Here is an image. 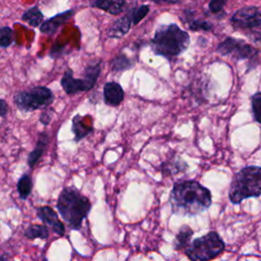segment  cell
<instances>
[{
  "instance_id": "obj_4",
  "label": "cell",
  "mask_w": 261,
  "mask_h": 261,
  "mask_svg": "<svg viewBox=\"0 0 261 261\" xmlns=\"http://www.w3.org/2000/svg\"><path fill=\"white\" fill-rule=\"evenodd\" d=\"M260 196L261 166H246L234 173L228 191V198L232 204H240L245 199Z\"/></svg>"
},
{
  "instance_id": "obj_11",
  "label": "cell",
  "mask_w": 261,
  "mask_h": 261,
  "mask_svg": "<svg viewBox=\"0 0 261 261\" xmlns=\"http://www.w3.org/2000/svg\"><path fill=\"white\" fill-rule=\"evenodd\" d=\"M103 96L107 105L118 106L124 98V92L118 83L109 82L104 85Z\"/></svg>"
},
{
  "instance_id": "obj_10",
  "label": "cell",
  "mask_w": 261,
  "mask_h": 261,
  "mask_svg": "<svg viewBox=\"0 0 261 261\" xmlns=\"http://www.w3.org/2000/svg\"><path fill=\"white\" fill-rule=\"evenodd\" d=\"M38 217L47 225H49L54 232H56L59 236L64 234V225L63 223L59 220L57 213L49 206H44L38 209L37 211Z\"/></svg>"
},
{
  "instance_id": "obj_20",
  "label": "cell",
  "mask_w": 261,
  "mask_h": 261,
  "mask_svg": "<svg viewBox=\"0 0 261 261\" xmlns=\"http://www.w3.org/2000/svg\"><path fill=\"white\" fill-rule=\"evenodd\" d=\"M135 60L129 58L123 53L118 54L116 57H114L111 61V69L113 71H124L126 69H129L134 66Z\"/></svg>"
},
{
  "instance_id": "obj_25",
  "label": "cell",
  "mask_w": 261,
  "mask_h": 261,
  "mask_svg": "<svg viewBox=\"0 0 261 261\" xmlns=\"http://www.w3.org/2000/svg\"><path fill=\"white\" fill-rule=\"evenodd\" d=\"M252 112L255 120L261 124V92L255 93L251 98Z\"/></svg>"
},
{
  "instance_id": "obj_24",
  "label": "cell",
  "mask_w": 261,
  "mask_h": 261,
  "mask_svg": "<svg viewBox=\"0 0 261 261\" xmlns=\"http://www.w3.org/2000/svg\"><path fill=\"white\" fill-rule=\"evenodd\" d=\"M150 7L148 5H140V6H135L128 9L127 13L132 18L133 24H138L149 12Z\"/></svg>"
},
{
  "instance_id": "obj_26",
  "label": "cell",
  "mask_w": 261,
  "mask_h": 261,
  "mask_svg": "<svg viewBox=\"0 0 261 261\" xmlns=\"http://www.w3.org/2000/svg\"><path fill=\"white\" fill-rule=\"evenodd\" d=\"M13 40V32L9 27L0 28V47H8Z\"/></svg>"
},
{
  "instance_id": "obj_8",
  "label": "cell",
  "mask_w": 261,
  "mask_h": 261,
  "mask_svg": "<svg viewBox=\"0 0 261 261\" xmlns=\"http://www.w3.org/2000/svg\"><path fill=\"white\" fill-rule=\"evenodd\" d=\"M216 51L222 56H230L236 60H254L258 56V50L242 39L226 37L220 42Z\"/></svg>"
},
{
  "instance_id": "obj_12",
  "label": "cell",
  "mask_w": 261,
  "mask_h": 261,
  "mask_svg": "<svg viewBox=\"0 0 261 261\" xmlns=\"http://www.w3.org/2000/svg\"><path fill=\"white\" fill-rule=\"evenodd\" d=\"M182 16L184 17L181 18V20L188 24L190 30L194 32H200V31L210 32L213 29L211 22L202 18L195 17L196 16L195 11L192 8H186L182 12Z\"/></svg>"
},
{
  "instance_id": "obj_6",
  "label": "cell",
  "mask_w": 261,
  "mask_h": 261,
  "mask_svg": "<svg viewBox=\"0 0 261 261\" xmlns=\"http://www.w3.org/2000/svg\"><path fill=\"white\" fill-rule=\"evenodd\" d=\"M101 72V61H96L94 63L89 64L84 72L83 79H74L72 75V70L67 69L62 79H61V87L63 88L64 92L68 95L76 94L79 92L89 91L91 90Z\"/></svg>"
},
{
  "instance_id": "obj_7",
  "label": "cell",
  "mask_w": 261,
  "mask_h": 261,
  "mask_svg": "<svg viewBox=\"0 0 261 261\" xmlns=\"http://www.w3.org/2000/svg\"><path fill=\"white\" fill-rule=\"evenodd\" d=\"M54 96L46 87H35L30 91L18 92L14 97L16 106L22 111H34L49 106Z\"/></svg>"
},
{
  "instance_id": "obj_29",
  "label": "cell",
  "mask_w": 261,
  "mask_h": 261,
  "mask_svg": "<svg viewBox=\"0 0 261 261\" xmlns=\"http://www.w3.org/2000/svg\"><path fill=\"white\" fill-rule=\"evenodd\" d=\"M7 111H8V107H7L6 102L4 100L0 99V116H5Z\"/></svg>"
},
{
  "instance_id": "obj_27",
  "label": "cell",
  "mask_w": 261,
  "mask_h": 261,
  "mask_svg": "<svg viewBox=\"0 0 261 261\" xmlns=\"http://www.w3.org/2000/svg\"><path fill=\"white\" fill-rule=\"evenodd\" d=\"M226 4V1L223 0H212L208 3V9L211 13L213 14H225V12H223V7Z\"/></svg>"
},
{
  "instance_id": "obj_21",
  "label": "cell",
  "mask_w": 261,
  "mask_h": 261,
  "mask_svg": "<svg viewBox=\"0 0 261 261\" xmlns=\"http://www.w3.org/2000/svg\"><path fill=\"white\" fill-rule=\"evenodd\" d=\"M24 237L27 239H47L49 236V230L47 226L42 224H32L24 230Z\"/></svg>"
},
{
  "instance_id": "obj_28",
  "label": "cell",
  "mask_w": 261,
  "mask_h": 261,
  "mask_svg": "<svg viewBox=\"0 0 261 261\" xmlns=\"http://www.w3.org/2000/svg\"><path fill=\"white\" fill-rule=\"evenodd\" d=\"M51 118H52V115L48 112H44L41 114L40 116V121L44 124V125H47L50 121H51Z\"/></svg>"
},
{
  "instance_id": "obj_23",
  "label": "cell",
  "mask_w": 261,
  "mask_h": 261,
  "mask_svg": "<svg viewBox=\"0 0 261 261\" xmlns=\"http://www.w3.org/2000/svg\"><path fill=\"white\" fill-rule=\"evenodd\" d=\"M32 188H33V182H32L31 176L28 174H23L17 181V191L20 198L27 199L32 192Z\"/></svg>"
},
{
  "instance_id": "obj_3",
  "label": "cell",
  "mask_w": 261,
  "mask_h": 261,
  "mask_svg": "<svg viewBox=\"0 0 261 261\" xmlns=\"http://www.w3.org/2000/svg\"><path fill=\"white\" fill-rule=\"evenodd\" d=\"M57 209L71 229H79L91 210V202L75 189L64 188L58 197Z\"/></svg>"
},
{
  "instance_id": "obj_22",
  "label": "cell",
  "mask_w": 261,
  "mask_h": 261,
  "mask_svg": "<svg viewBox=\"0 0 261 261\" xmlns=\"http://www.w3.org/2000/svg\"><path fill=\"white\" fill-rule=\"evenodd\" d=\"M22 19L27 21L32 27H38L39 24H42L43 20V13L39 10L37 6H34L30 9H28L22 14Z\"/></svg>"
},
{
  "instance_id": "obj_15",
  "label": "cell",
  "mask_w": 261,
  "mask_h": 261,
  "mask_svg": "<svg viewBox=\"0 0 261 261\" xmlns=\"http://www.w3.org/2000/svg\"><path fill=\"white\" fill-rule=\"evenodd\" d=\"M189 168V165L180 157L175 156L160 165V171L164 175H173L178 172H185Z\"/></svg>"
},
{
  "instance_id": "obj_2",
  "label": "cell",
  "mask_w": 261,
  "mask_h": 261,
  "mask_svg": "<svg viewBox=\"0 0 261 261\" xmlns=\"http://www.w3.org/2000/svg\"><path fill=\"white\" fill-rule=\"evenodd\" d=\"M190 36L175 23L161 24L150 41L154 54L171 59L184 53L190 45Z\"/></svg>"
},
{
  "instance_id": "obj_16",
  "label": "cell",
  "mask_w": 261,
  "mask_h": 261,
  "mask_svg": "<svg viewBox=\"0 0 261 261\" xmlns=\"http://www.w3.org/2000/svg\"><path fill=\"white\" fill-rule=\"evenodd\" d=\"M92 7H96L102 10L107 11L110 14L118 15L121 12L124 11L126 2L125 1H107V0H97L94 2H91Z\"/></svg>"
},
{
  "instance_id": "obj_13",
  "label": "cell",
  "mask_w": 261,
  "mask_h": 261,
  "mask_svg": "<svg viewBox=\"0 0 261 261\" xmlns=\"http://www.w3.org/2000/svg\"><path fill=\"white\" fill-rule=\"evenodd\" d=\"M72 13L73 10H66L64 12L54 15L53 17L42 22V24L40 25V31L47 35H53L61 24H63L71 17Z\"/></svg>"
},
{
  "instance_id": "obj_19",
  "label": "cell",
  "mask_w": 261,
  "mask_h": 261,
  "mask_svg": "<svg viewBox=\"0 0 261 261\" xmlns=\"http://www.w3.org/2000/svg\"><path fill=\"white\" fill-rule=\"evenodd\" d=\"M93 127L88 126L84 121L81 115H75L72 118V133L74 134V140L79 142L90 133H92Z\"/></svg>"
},
{
  "instance_id": "obj_18",
  "label": "cell",
  "mask_w": 261,
  "mask_h": 261,
  "mask_svg": "<svg viewBox=\"0 0 261 261\" xmlns=\"http://www.w3.org/2000/svg\"><path fill=\"white\" fill-rule=\"evenodd\" d=\"M48 142V137L46 134H41L40 138L38 140L37 146L36 148L30 153L29 157H28V164L31 168H33L35 166V164L39 161V159L41 158V156L43 155V152L45 150V147L47 145Z\"/></svg>"
},
{
  "instance_id": "obj_30",
  "label": "cell",
  "mask_w": 261,
  "mask_h": 261,
  "mask_svg": "<svg viewBox=\"0 0 261 261\" xmlns=\"http://www.w3.org/2000/svg\"><path fill=\"white\" fill-rule=\"evenodd\" d=\"M0 261H9V256L7 254H3L0 257Z\"/></svg>"
},
{
  "instance_id": "obj_14",
  "label": "cell",
  "mask_w": 261,
  "mask_h": 261,
  "mask_svg": "<svg viewBox=\"0 0 261 261\" xmlns=\"http://www.w3.org/2000/svg\"><path fill=\"white\" fill-rule=\"evenodd\" d=\"M133 24L132 18L128 15V13L126 12L125 15L118 17L110 27L109 31H108V37L112 38V39H118L123 37L124 35H126L128 33V31L130 30V27Z\"/></svg>"
},
{
  "instance_id": "obj_9",
  "label": "cell",
  "mask_w": 261,
  "mask_h": 261,
  "mask_svg": "<svg viewBox=\"0 0 261 261\" xmlns=\"http://www.w3.org/2000/svg\"><path fill=\"white\" fill-rule=\"evenodd\" d=\"M237 29H253L261 25V12L256 6H245L237 10L230 17Z\"/></svg>"
},
{
  "instance_id": "obj_17",
  "label": "cell",
  "mask_w": 261,
  "mask_h": 261,
  "mask_svg": "<svg viewBox=\"0 0 261 261\" xmlns=\"http://www.w3.org/2000/svg\"><path fill=\"white\" fill-rule=\"evenodd\" d=\"M194 234V230L187 224L180 226L178 232L175 236L174 240V249L175 250H186L191 244V239Z\"/></svg>"
},
{
  "instance_id": "obj_5",
  "label": "cell",
  "mask_w": 261,
  "mask_h": 261,
  "mask_svg": "<svg viewBox=\"0 0 261 261\" xmlns=\"http://www.w3.org/2000/svg\"><path fill=\"white\" fill-rule=\"evenodd\" d=\"M225 249V244L216 231L197 238L191 242L185 250V254L191 261H210L218 257Z\"/></svg>"
},
{
  "instance_id": "obj_1",
  "label": "cell",
  "mask_w": 261,
  "mask_h": 261,
  "mask_svg": "<svg viewBox=\"0 0 261 261\" xmlns=\"http://www.w3.org/2000/svg\"><path fill=\"white\" fill-rule=\"evenodd\" d=\"M168 201L172 213L194 216L210 207L212 195L207 188L196 180H181L173 185Z\"/></svg>"
}]
</instances>
